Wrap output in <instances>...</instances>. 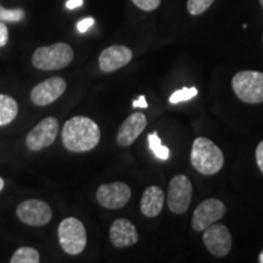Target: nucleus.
<instances>
[{
	"label": "nucleus",
	"mask_w": 263,
	"mask_h": 263,
	"mask_svg": "<svg viewBox=\"0 0 263 263\" xmlns=\"http://www.w3.org/2000/svg\"><path fill=\"white\" fill-rule=\"evenodd\" d=\"M61 137L64 146L68 151L85 153L98 146L101 133L98 123L91 118L76 116L64 124Z\"/></svg>",
	"instance_id": "1"
},
{
	"label": "nucleus",
	"mask_w": 263,
	"mask_h": 263,
	"mask_svg": "<svg viewBox=\"0 0 263 263\" xmlns=\"http://www.w3.org/2000/svg\"><path fill=\"white\" fill-rule=\"evenodd\" d=\"M190 161L197 172L211 176L222 170L224 164V155L212 140L200 137L194 140Z\"/></svg>",
	"instance_id": "2"
},
{
	"label": "nucleus",
	"mask_w": 263,
	"mask_h": 263,
	"mask_svg": "<svg viewBox=\"0 0 263 263\" xmlns=\"http://www.w3.org/2000/svg\"><path fill=\"white\" fill-rule=\"evenodd\" d=\"M73 60V50L66 43L41 47L33 52L32 64L42 71H58L67 67Z\"/></svg>",
	"instance_id": "3"
},
{
	"label": "nucleus",
	"mask_w": 263,
	"mask_h": 263,
	"mask_svg": "<svg viewBox=\"0 0 263 263\" xmlns=\"http://www.w3.org/2000/svg\"><path fill=\"white\" fill-rule=\"evenodd\" d=\"M232 87L236 97L244 103H263V72L240 71L233 77Z\"/></svg>",
	"instance_id": "4"
},
{
	"label": "nucleus",
	"mask_w": 263,
	"mask_h": 263,
	"mask_svg": "<svg viewBox=\"0 0 263 263\" xmlns=\"http://www.w3.org/2000/svg\"><path fill=\"white\" fill-rule=\"evenodd\" d=\"M58 236L61 249L68 255H80L87 246V232L83 223L74 217H68L60 223Z\"/></svg>",
	"instance_id": "5"
},
{
	"label": "nucleus",
	"mask_w": 263,
	"mask_h": 263,
	"mask_svg": "<svg viewBox=\"0 0 263 263\" xmlns=\"http://www.w3.org/2000/svg\"><path fill=\"white\" fill-rule=\"evenodd\" d=\"M193 197V185L188 177L178 176L173 177L170 182L168 196H167V205L168 209L176 215L188 211Z\"/></svg>",
	"instance_id": "6"
},
{
	"label": "nucleus",
	"mask_w": 263,
	"mask_h": 263,
	"mask_svg": "<svg viewBox=\"0 0 263 263\" xmlns=\"http://www.w3.org/2000/svg\"><path fill=\"white\" fill-rule=\"evenodd\" d=\"M203 244L215 257H226L232 250V235L224 224L213 223L203 230Z\"/></svg>",
	"instance_id": "7"
},
{
	"label": "nucleus",
	"mask_w": 263,
	"mask_h": 263,
	"mask_svg": "<svg viewBox=\"0 0 263 263\" xmlns=\"http://www.w3.org/2000/svg\"><path fill=\"white\" fill-rule=\"evenodd\" d=\"M58 133L59 121L55 117H47L27 134L26 145L32 151H41L54 143Z\"/></svg>",
	"instance_id": "8"
},
{
	"label": "nucleus",
	"mask_w": 263,
	"mask_h": 263,
	"mask_svg": "<svg viewBox=\"0 0 263 263\" xmlns=\"http://www.w3.org/2000/svg\"><path fill=\"white\" fill-rule=\"evenodd\" d=\"M16 215L25 224L43 227L50 222L52 212L47 202L38 199H29L20 203L16 210Z\"/></svg>",
	"instance_id": "9"
},
{
	"label": "nucleus",
	"mask_w": 263,
	"mask_h": 263,
	"mask_svg": "<svg viewBox=\"0 0 263 263\" xmlns=\"http://www.w3.org/2000/svg\"><path fill=\"white\" fill-rule=\"evenodd\" d=\"M226 205L221 200L207 199L196 207L193 213L192 226L196 232H203L207 227L222 219L226 215Z\"/></svg>",
	"instance_id": "10"
},
{
	"label": "nucleus",
	"mask_w": 263,
	"mask_h": 263,
	"mask_svg": "<svg viewBox=\"0 0 263 263\" xmlns=\"http://www.w3.org/2000/svg\"><path fill=\"white\" fill-rule=\"evenodd\" d=\"M132 196L129 185L123 182L103 184L97 190V200L101 206L108 210L122 209Z\"/></svg>",
	"instance_id": "11"
},
{
	"label": "nucleus",
	"mask_w": 263,
	"mask_h": 263,
	"mask_svg": "<svg viewBox=\"0 0 263 263\" xmlns=\"http://www.w3.org/2000/svg\"><path fill=\"white\" fill-rule=\"evenodd\" d=\"M66 90V81L62 77H51L33 88L31 100L38 106H47L57 101Z\"/></svg>",
	"instance_id": "12"
},
{
	"label": "nucleus",
	"mask_w": 263,
	"mask_h": 263,
	"mask_svg": "<svg viewBox=\"0 0 263 263\" xmlns=\"http://www.w3.org/2000/svg\"><path fill=\"white\" fill-rule=\"evenodd\" d=\"M133 59V52L124 45H111L101 51L99 67L105 73H111L128 65Z\"/></svg>",
	"instance_id": "13"
},
{
	"label": "nucleus",
	"mask_w": 263,
	"mask_h": 263,
	"mask_svg": "<svg viewBox=\"0 0 263 263\" xmlns=\"http://www.w3.org/2000/svg\"><path fill=\"white\" fill-rule=\"evenodd\" d=\"M110 240L115 248L124 249L137 244L139 235L137 228L129 219L118 218L111 224Z\"/></svg>",
	"instance_id": "14"
},
{
	"label": "nucleus",
	"mask_w": 263,
	"mask_h": 263,
	"mask_svg": "<svg viewBox=\"0 0 263 263\" xmlns=\"http://www.w3.org/2000/svg\"><path fill=\"white\" fill-rule=\"evenodd\" d=\"M147 118L144 114L134 112L129 115L121 124L117 133V143L121 146H129L138 139L141 132L145 129Z\"/></svg>",
	"instance_id": "15"
},
{
	"label": "nucleus",
	"mask_w": 263,
	"mask_h": 263,
	"mask_svg": "<svg viewBox=\"0 0 263 263\" xmlns=\"http://www.w3.org/2000/svg\"><path fill=\"white\" fill-rule=\"evenodd\" d=\"M164 205V193L160 186L151 185L145 189L140 200V211L147 218L157 217Z\"/></svg>",
	"instance_id": "16"
},
{
	"label": "nucleus",
	"mask_w": 263,
	"mask_h": 263,
	"mask_svg": "<svg viewBox=\"0 0 263 263\" xmlns=\"http://www.w3.org/2000/svg\"><path fill=\"white\" fill-rule=\"evenodd\" d=\"M18 112L17 103L10 95L0 94V127L15 120Z\"/></svg>",
	"instance_id": "17"
},
{
	"label": "nucleus",
	"mask_w": 263,
	"mask_h": 263,
	"mask_svg": "<svg viewBox=\"0 0 263 263\" xmlns=\"http://www.w3.org/2000/svg\"><path fill=\"white\" fill-rule=\"evenodd\" d=\"M39 261H41L39 252L34 248H29V246H24L16 250L10 259L11 263H38Z\"/></svg>",
	"instance_id": "18"
},
{
	"label": "nucleus",
	"mask_w": 263,
	"mask_h": 263,
	"mask_svg": "<svg viewBox=\"0 0 263 263\" xmlns=\"http://www.w3.org/2000/svg\"><path fill=\"white\" fill-rule=\"evenodd\" d=\"M199 90L196 89L195 87L192 88H186L184 87L182 89L176 90L174 93L170 97V103L171 104H178V103H183V101H188L192 100L193 98H195Z\"/></svg>",
	"instance_id": "19"
},
{
	"label": "nucleus",
	"mask_w": 263,
	"mask_h": 263,
	"mask_svg": "<svg viewBox=\"0 0 263 263\" xmlns=\"http://www.w3.org/2000/svg\"><path fill=\"white\" fill-rule=\"evenodd\" d=\"M213 3H215V0H188V3H186V10H188L190 15L199 16L207 11V9H210V6Z\"/></svg>",
	"instance_id": "20"
},
{
	"label": "nucleus",
	"mask_w": 263,
	"mask_h": 263,
	"mask_svg": "<svg viewBox=\"0 0 263 263\" xmlns=\"http://www.w3.org/2000/svg\"><path fill=\"white\" fill-rule=\"evenodd\" d=\"M25 18V11L22 9H5L0 5V21L2 22H20Z\"/></svg>",
	"instance_id": "21"
},
{
	"label": "nucleus",
	"mask_w": 263,
	"mask_h": 263,
	"mask_svg": "<svg viewBox=\"0 0 263 263\" xmlns=\"http://www.w3.org/2000/svg\"><path fill=\"white\" fill-rule=\"evenodd\" d=\"M132 3L143 11L150 12L159 8L161 0H132Z\"/></svg>",
	"instance_id": "22"
},
{
	"label": "nucleus",
	"mask_w": 263,
	"mask_h": 263,
	"mask_svg": "<svg viewBox=\"0 0 263 263\" xmlns=\"http://www.w3.org/2000/svg\"><path fill=\"white\" fill-rule=\"evenodd\" d=\"M147 140H149V146L154 154H156L160 147L162 146V141H161L159 136H157L156 132L149 134V136H147Z\"/></svg>",
	"instance_id": "23"
},
{
	"label": "nucleus",
	"mask_w": 263,
	"mask_h": 263,
	"mask_svg": "<svg viewBox=\"0 0 263 263\" xmlns=\"http://www.w3.org/2000/svg\"><path fill=\"white\" fill-rule=\"evenodd\" d=\"M93 25H94V18L93 17H85V18L81 20V21L78 22L77 29H78V32H80V33H85Z\"/></svg>",
	"instance_id": "24"
},
{
	"label": "nucleus",
	"mask_w": 263,
	"mask_h": 263,
	"mask_svg": "<svg viewBox=\"0 0 263 263\" xmlns=\"http://www.w3.org/2000/svg\"><path fill=\"white\" fill-rule=\"evenodd\" d=\"M9 41V31L4 22L0 21V48L5 47Z\"/></svg>",
	"instance_id": "25"
},
{
	"label": "nucleus",
	"mask_w": 263,
	"mask_h": 263,
	"mask_svg": "<svg viewBox=\"0 0 263 263\" xmlns=\"http://www.w3.org/2000/svg\"><path fill=\"white\" fill-rule=\"evenodd\" d=\"M256 162H257L258 168L263 173V140L258 144L257 149H256Z\"/></svg>",
	"instance_id": "26"
},
{
	"label": "nucleus",
	"mask_w": 263,
	"mask_h": 263,
	"mask_svg": "<svg viewBox=\"0 0 263 263\" xmlns=\"http://www.w3.org/2000/svg\"><path fill=\"white\" fill-rule=\"evenodd\" d=\"M170 155H171V153H170V149L167 146H161L160 149H159V151H157V153L155 154V156L157 157V159H160V160H168L170 159Z\"/></svg>",
	"instance_id": "27"
},
{
	"label": "nucleus",
	"mask_w": 263,
	"mask_h": 263,
	"mask_svg": "<svg viewBox=\"0 0 263 263\" xmlns=\"http://www.w3.org/2000/svg\"><path fill=\"white\" fill-rule=\"evenodd\" d=\"M132 106L134 108L139 107V108H146L147 107V103H146V99L144 95H140L139 98L137 99V100L133 101V104H132Z\"/></svg>",
	"instance_id": "28"
},
{
	"label": "nucleus",
	"mask_w": 263,
	"mask_h": 263,
	"mask_svg": "<svg viewBox=\"0 0 263 263\" xmlns=\"http://www.w3.org/2000/svg\"><path fill=\"white\" fill-rule=\"evenodd\" d=\"M82 5H83V0H67V3H66V8L68 10L77 9Z\"/></svg>",
	"instance_id": "29"
},
{
	"label": "nucleus",
	"mask_w": 263,
	"mask_h": 263,
	"mask_svg": "<svg viewBox=\"0 0 263 263\" xmlns=\"http://www.w3.org/2000/svg\"><path fill=\"white\" fill-rule=\"evenodd\" d=\"M4 185H5V183H4V179H3L2 177H0V192H2V190L4 189Z\"/></svg>",
	"instance_id": "30"
},
{
	"label": "nucleus",
	"mask_w": 263,
	"mask_h": 263,
	"mask_svg": "<svg viewBox=\"0 0 263 263\" xmlns=\"http://www.w3.org/2000/svg\"><path fill=\"white\" fill-rule=\"evenodd\" d=\"M258 262L263 263V251H262L261 254H259V256H258Z\"/></svg>",
	"instance_id": "31"
},
{
	"label": "nucleus",
	"mask_w": 263,
	"mask_h": 263,
	"mask_svg": "<svg viewBox=\"0 0 263 263\" xmlns=\"http://www.w3.org/2000/svg\"><path fill=\"white\" fill-rule=\"evenodd\" d=\"M259 4H261V6H262V9H263V0H259Z\"/></svg>",
	"instance_id": "32"
},
{
	"label": "nucleus",
	"mask_w": 263,
	"mask_h": 263,
	"mask_svg": "<svg viewBox=\"0 0 263 263\" xmlns=\"http://www.w3.org/2000/svg\"><path fill=\"white\" fill-rule=\"evenodd\" d=\"M262 41H263V38H262Z\"/></svg>",
	"instance_id": "33"
}]
</instances>
